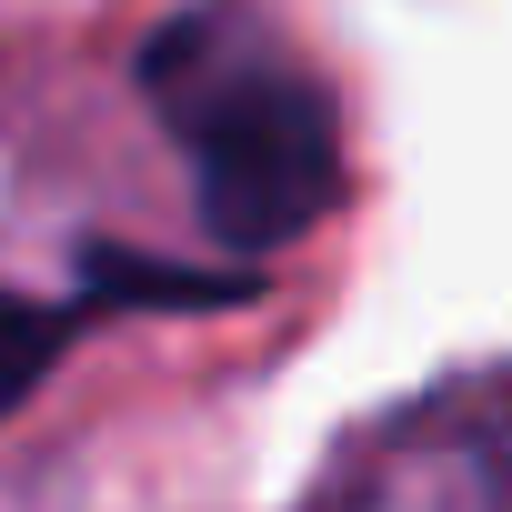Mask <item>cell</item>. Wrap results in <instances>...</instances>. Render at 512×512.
I'll use <instances>...</instances> for the list:
<instances>
[{
  "label": "cell",
  "instance_id": "obj_3",
  "mask_svg": "<svg viewBox=\"0 0 512 512\" xmlns=\"http://www.w3.org/2000/svg\"><path fill=\"white\" fill-rule=\"evenodd\" d=\"M81 332H91L81 302H41V292H11V282H0V422L61 372V352H71Z\"/></svg>",
  "mask_w": 512,
  "mask_h": 512
},
{
  "label": "cell",
  "instance_id": "obj_2",
  "mask_svg": "<svg viewBox=\"0 0 512 512\" xmlns=\"http://www.w3.org/2000/svg\"><path fill=\"white\" fill-rule=\"evenodd\" d=\"M71 302L91 322L101 312H241V302H262V272H201V262H151L131 241H91Z\"/></svg>",
  "mask_w": 512,
  "mask_h": 512
},
{
  "label": "cell",
  "instance_id": "obj_1",
  "mask_svg": "<svg viewBox=\"0 0 512 512\" xmlns=\"http://www.w3.org/2000/svg\"><path fill=\"white\" fill-rule=\"evenodd\" d=\"M141 101L201 191V231L241 262L312 241L352 191L342 101L262 21V0H181L141 41Z\"/></svg>",
  "mask_w": 512,
  "mask_h": 512
}]
</instances>
